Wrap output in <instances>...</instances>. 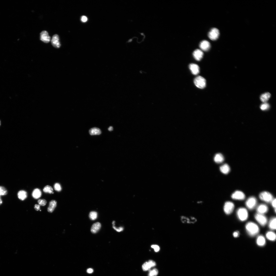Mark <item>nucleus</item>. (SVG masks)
Instances as JSON below:
<instances>
[{"instance_id": "f257e3e1", "label": "nucleus", "mask_w": 276, "mask_h": 276, "mask_svg": "<svg viewBox=\"0 0 276 276\" xmlns=\"http://www.w3.org/2000/svg\"><path fill=\"white\" fill-rule=\"evenodd\" d=\"M245 228L248 233L251 236H255L259 232V228L258 226L252 222L247 223L246 225Z\"/></svg>"}, {"instance_id": "f03ea898", "label": "nucleus", "mask_w": 276, "mask_h": 276, "mask_svg": "<svg viewBox=\"0 0 276 276\" xmlns=\"http://www.w3.org/2000/svg\"><path fill=\"white\" fill-rule=\"evenodd\" d=\"M237 215L239 219L241 221L246 220L248 216V213L247 210L243 208H239L237 212Z\"/></svg>"}, {"instance_id": "7ed1b4c3", "label": "nucleus", "mask_w": 276, "mask_h": 276, "mask_svg": "<svg viewBox=\"0 0 276 276\" xmlns=\"http://www.w3.org/2000/svg\"><path fill=\"white\" fill-rule=\"evenodd\" d=\"M194 82L196 86L199 88L203 89L206 86V80L201 76H199L196 77L195 79Z\"/></svg>"}, {"instance_id": "20e7f679", "label": "nucleus", "mask_w": 276, "mask_h": 276, "mask_svg": "<svg viewBox=\"0 0 276 276\" xmlns=\"http://www.w3.org/2000/svg\"><path fill=\"white\" fill-rule=\"evenodd\" d=\"M259 197L261 200L268 203L271 202L273 199V196L272 194L266 191L261 193Z\"/></svg>"}, {"instance_id": "39448f33", "label": "nucleus", "mask_w": 276, "mask_h": 276, "mask_svg": "<svg viewBox=\"0 0 276 276\" xmlns=\"http://www.w3.org/2000/svg\"><path fill=\"white\" fill-rule=\"evenodd\" d=\"M257 200L255 197L253 196L249 197L246 202L245 204L247 207L249 209H254L257 205Z\"/></svg>"}, {"instance_id": "423d86ee", "label": "nucleus", "mask_w": 276, "mask_h": 276, "mask_svg": "<svg viewBox=\"0 0 276 276\" xmlns=\"http://www.w3.org/2000/svg\"><path fill=\"white\" fill-rule=\"evenodd\" d=\"M255 219L261 226H265L267 223V220L266 217L263 214H257L255 216Z\"/></svg>"}, {"instance_id": "0eeeda50", "label": "nucleus", "mask_w": 276, "mask_h": 276, "mask_svg": "<svg viewBox=\"0 0 276 276\" xmlns=\"http://www.w3.org/2000/svg\"><path fill=\"white\" fill-rule=\"evenodd\" d=\"M234 203L230 201L226 202L224 205L223 209L225 213L227 215L231 214L234 209Z\"/></svg>"}, {"instance_id": "6e6552de", "label": "nucleus", "mask_w": 276, "mask_h": 276, "mask_svg": "<svg viewBox=\"0 0 276 276\" xmlns=\"http://www.w3.org/2000/svg\"><path fill=\"white\" fill-rule=\"evenodd\" d=\"M219 34V30L216 28H213L209 32L208 36L209 38L211 40L215 41L218 38Z\"/></svg>"}, {"instance_id": "1a4fd4ad", "label": "nucleus", "mask_w": 276, "mask_h": 276, "mask_svg": "<svg viewBox=\"0 0 276 276\" xmlns=\"http://www.w3.org/2000/svg\"><path fill=\"white\" fill-rule=\"evenodd\" d=\"M231 198L236 200H244L245 197L244 193L239 190L235 191L232 195Z\"/></svg>"}, {"instance_id": "9d476101", "label": "nucleus", "mask_w": 276, "mask_h": 276, "mask_svg": "<svg viewBox=\"0 0 276 276\" xmlns=\"http://www.w3.org/2000/svg\"><path fill=\"white\" fill-rule=\"evenodd\" d=\"M40 39L42 41L45 43H48L50 42L51 38L47 31H44L41 32Z\"/></svg>"}, {"instance_id": "9b49d317", "label": "nucleus", "mask_w": 276, "mask_h": 276, "mask_svg": "<svg viewBox=\"0 0 276 276\" xmlns=\"http://www.w3.org/2000/svg\"><path fill=\"white\" fill-rule=\"evenodd\" d=\"M51 44L53 46L56 48H60L61 44L60 42V39L58 35L55 34L52 36L51 40Z\"/></svg>"}, {"instance_id": "f8f14e48", "label": "nucleus", "mask_w": 276, "mask_h": 276, "mask_svg": "<svg viewBox=\"0 0 276 276\" xmlns=\"http://www.w3.org/2000/svg\"><path fill=\"white\" fill-rule=\"evenodd\" d=\"M199 47L202 50L204 51H207L211 48V44L207 41L204 40L200 43Z\"/></svg>"}, {"instance_id": "ddd939ff", "label": "nucleus", "mask_w": 276, "mask_h": 276, "mask_svg": "<svg viewBox=\"0 0 276 276\" xmlns=\"http://www.w3.org/2000/svg\"><path fill=\"white\" fill-rule=\"evenodd\" d=\"M203 54L200 50L197 49L195 50L193 53V56L196 60L200 61L203 57Z\"/></svg>"}, {"instance_id": "4468645a", "label": "nucleus", "mask_w": 276, "mask_h": 276, "mask_svg": "<svg viewBox=\"0 0 276 276\" xmlns=\"http://www.w3.org/2000/svg\"><path fill=\"white\" fill-rule=\"evenodd\" d=\"M189 67L193 74L197 75L199 73V68L198 65L195 64H191L189 65Z\"/></svg>"}, {"instance_id": "2eb2a0df", "label": "nucleus", "mask_w": 276, "mask_h": 276, "mask_svg": "<svg viewBox=\"0 0 276 276\" xmlns=\"http://www.w3.org/2000/svg\"><path fill=\"white\" fill-rule=\"evenodd\" d=\"M268 211V208L266 205L261 204L259 205L257 208V211L258 214H263L266 213Z\"/></svg>"}, {"instance_id": "dca6fc26", "label": "nucleus", "mask_w": 276, "mask_h": 276, "mask_svg": "<svg viewBox=\"0 0 276 276\" xmlns=\"http://www.w3.org/2000/svg\"><path fill=\"white\" fill-rule=\"evenodd\" d=\"M101 227V223L99 222H96L92 226L91 229V231L93 233H96L99 230Z\"/></svg>"}, {"instance_id": "f3484780", "label": "nucleus", "mask_w": 276, "mask_h": 276, "mask_svg": "<svg viewBox=\"0 0 276 276\" xmlns=\"http://www.w3.org/2000/svg\"><path fill=\"white\" fill-rule=\"evenodd\" d=\"M220 169L221 172L224 174H228L230 170V166L227 164H224L221 166Z\"/></svg>"}, {"instance_id": "a211bd4d", "label": "nucleus", "mask_w": 276, "mask_h": 276, "mask_svg": "<svg viewBox=\"0 0 276 276\" xmlns=\"http://www.w3.org/2000/svg\"><path fill=\"white\" fill-rule=\"evenodd\" d=\"M57 202L54 200H52L49 202V206L48 208V211L49 213L53 212L57 206Z\"/></svg>"}, {"instance_id": "6ab92c4d", "label": "nucleus", "mask_w": 276, "mask_h": 276, "mask_svg": "<svg viewBox=\"0 0 276 276\" xmlns=\"http://www.w3.org/2000/svg\"><path fill=\"white\" fill-rule=\"evenodd\" d=\"M181 219L182 222L183 223H194L197 221L196 219L193 217H191L190 219V218L187 217H186L184 216H182Z\"/></svg>"}, {"instance_id": "aec40b11", "label": "nucleus", "mask_w": 276, "mask_h": 276, "mask_svg": "<svg viewBox=\"0 0 276 276\" xmlns=\"http://www.w3.org/2000/svg\"><path fill=\"white\" fill-rule=\"evenodd\" d=\"M27 193L24 190H21L19 191L17 193L18 198L22 200H24L27 198Z\"/></svg>"}, {"instance_id": "412c9836", "label": "nucleus", "mask_w": 276, "mask_h": 276, "mask_svg": "<svg viewBox=\"0 0 276 276\" xmlns=\"http://www.w3.org/2000/svg\"><path fill=\"white\" fill-rule=\"evenodd\" d=\"M258 245L262 246H264L266 244V240L264 236L262 235L258 236L257 240Z\"/></svg>"}, {"instance_id": "4be33fe9", "label": "nucleus", "mask_w": 276, "mask_h": 276, "mask_svg": "<svg viewBox=\"0 0 276 276\" xmlns=\"http://www.w3.org/2000/svg\"><path fill=\"white\" fill-rule=\"evenodd\" d=\"M8 193V190L5 187L0 186V205H1L2 203V201L1 198V196H5L7 195Z\"/></svg>"}, {"instance_id": "5701e85b", "label": "nucleus", "mask_w": 276, "mask_h": 276, "mask_svg": "<svg viewBox=\"0 0 276 276\" xmlns=\"http://www.w3.org/2000/svg\"><path fill=\"white\" fill-rule=\"evenodd\" d=\"M100 129L98 128L94 127L90 129L89 133L91 135H99L101 134Z\"/></svg>"}, {"instance_id": "b1692460", "label": "nucleus", "mask_w": 276, "mask_h": 276, "mask_svg": "<svg viewBox=\"0 0 276 276\" xmlns=\"http://www.w3.org/2000/svg\"><path fill=\"white\" fill-rule=\"evenodd\" d=\"M224 157L221 153L216 154L214 157V161L216 163H221L224 161Z\"/></svg>"}, {"instance_id": "393cba45", "label": "nucleus", "mask_w": 276, "mask_h": 276, "mask_svg": "<svg viewBox=\"0 0 276 276\" xmlns=\"http://www.w3.org/2000/svg\"><path fill=\"white\" fill-rule=\"evenodd\" d=\"M42 195L41 190L39 189L36 188L33 191L32 193V196L33 198L35 199H38L40 198Z\"/></svg>"}, {"instance_id": "a878e982", "label": "nucleus", "mask_w": 276, "mask_h": 276, "mask_svg": "<svg viewBox=\"0 0 276 276\" xmlns=\"http://www.w3.org/2000/svg\"><path fill=\"white\" fill-rule=\"evenodd\" d=\"M271 96V94L268 92L262 94L260 96V100L263 102H266Z\"/></svg>"}, {"instance_id": "bb28decb", "label": "nucleus", "mask_w": 276, "mask_h": 276, "mask_svg": "<svg viewBox=\"0 0 276 276\" xmlns=\"http://www.w3.org/2000/svg\"><path fill=\"white\" fill-rule=\"evenodd\" d=\"M266 236L267 238L269 240L274 241L276 240V234L273 232H268L266 234Z\"/></svg>"}, {"instance_id": "cd10ccee", "label": "nucleus", "mask_w": 276, "mask_h": 276, "mask_svg": "<svg viewBox=\"0 0 276 276\" xmlns=\"http://www.w3.org/2000/svg\"><path fill=\"white\" fill-rule=\"evenodd\" d=\"M276 218L275 217L272 218L269 221V228L272 230L276 229Z\"/></svg>"}, {"instance_id": "c85d7f7f", "label": "nucleus", "mask_w": 276, "mask_h": 276, "mask_svg": "<svg viewBox=\"0 0 276 276\" xmlns=\"http://www.w3.org/2000/svg\"><path fill=\"white\" fill-rule=\"evenodd\" d=\"M43 191L45 193L54 194L53 190L52 187L49 185L45 186L44 188Z\"/></svg>"}, {"instance_id": "c756f323", "label": "nucleus", "mask_w": 276, "mask_h": 276, "mask_svg": "<svg viewBox=\"0 0 276 276\" xmlns=\"http://www.w3.org/2000/svg\"><path fill=\"white\" fill-rule=\"evenodd\" d=\"M97 213L95 212H90L89 215V217L92 220H94L97 218Z\"/></svg>"}, {"instance_id": "7c9ffc66", "label": "nucleus", "mask_w": 276, "mask_h": 276, "mask_svg": "<svg viewBox=\"0 0 276 276\" xmlns=\"http://www.w3.org/2000/svg\"><path fill=\"white\" fill-rule=\"evenodd\" d=\"M142 267L143 270L144 271L149 270L152 268L148 262H146L144 263L142 265Z\"/></svg>"}, {"instance_id": "2f4dec72", "label": "nucleus", "mask_w": 276, "mask_h": 276, "mask_svg": "<svg viewBox=\"0 0 276 276\" xmlns=\"http://www.w3.org/2000/svg\"><path fill=\"white\" fill-rule=\"evenodd\" d=\"M158 272L156 269L154 268L152 270H150L148 276H156L158 274Z\"/></svg>"}, {"instance_id": "473e14b6", "label": "nucleus", "mask_w": 276, "mask_h": 276, "mask_svg": "<svg viewBox=\"0 0 276 276\" xmlns=\"http://www.w3.org/2000/svg\"><path fill=\"white\" fill-rule=\"evenodd\" d=\"M270 107V106L269 104L265 103L262 104L260 107V108L262 110H265L268 109Z\"/></svg>"}, {"instance_id": "72a5a7b5", "label": "nucleus", "mask_w": 276, "mask_h": 276, "mask_svg": "<svg viewBox=\"0 0 276 276\" xmlns=\"http://www.w3.org/2000/svg\"><path fill=\"white\" fill-rule=\"evenodd\" d=\"M54 188L56 191L60 192L61 191L62 188L60 184L57 183L55 184Z\"/></svg>"}, {"instance_id": "f704fd0d", "label": "nucleus", "mask_w": 276, "mask_h": 276, "mask_svg": "<svg viewBox=\"0 0 276 276\" xmlns=\"http://www.w3.org/2000/svg\"><path fill=\"white\" fill-rule=\"evenodd\" d=\"M38 202L39 205L43 206H45L47 202L44 199H39Z\"/></svg>"}, {"instance_id": "c9c22d12", "label": "nucleus", "mask_w": 276, "mask_h": 276, "mask_svg": "<svg viewBox=\"0 0 276 276\" xmlns=\"http://www.w3.org/2000/svg\"><path fill=\"white\" fill-rule=\"evenodd\" d=\"M115 221H113V222H112V224H113V228L115 230L117 231L118 232H120L123 231V227H120L119 228H117L114 225H115Z\"/></svg>"}, {"instance_id": "e433bc0d", "label": "nucleus", "mask_w": 276, "mask_h": 276, "mask_svg": "<svg viewBox=\"0 0 276 276\" xmlns=\"http://www.w3.org/2000/svg\"><path fill=\"white\" fill-rule=\"evenodd\" d=\"M148 262L152 267H154L156 265L155 262L153 260H150L148 261Z\"/></svg>"}, {"instance_id": "4c0bfd02", "label": "nucleus", "mask_w": 276, "mask_h": 276, "mask_svg": "<svg viewBox=\"0 0 276 276\" xmlns=\"http://www.w3.org/2000/svg\"><path fill=\"white\" fill-rule=\"evenodd\" d=\"M151 247L154 249L155 252H158L159 251L160 247L157 245H152Z\"/></svg>"}, {"instance_id": "58836bf2", "label": "nucleus", "mask_w": 276, "mask_h": 276, "mask_svg": "<svg viewBox=\"0 0 276 276\" xmlns=\"http://www.w3.org/2000/svg\"><path fill=\"white\" fill-rule=\"evenodd\" d=\"M81 21L83 22H87L88 20V18L87 17L85 16H83L81 17Z\"/></svg>"}, {"instance_id": "ea45409f", "label": "nucleus", "mask_w": 276, "mask_h": 276, "mask_svg": "<svg viewBox=\"0 0 276 276\" xmlns=\"http://www.w3.org/2000/svg\"><path fill=\"white\" fill-rule=\"evenodd\" d=\"M276 199H273L272 201V206L275 209H276Z\"/></svg>"}, {"instance_id": "a19ab883", "label": "nucleus", "mask_w": 276, "mask_h": 276, "mask_svg": "<svg viewBox=\"0 0 276 276\" xmlns=\"http://www.w3.org/2000/svg\"><path fill=\"white\" fill-rule=\"evenodd\" d=\"M239 235V232L238 231L235 232L233 233V236L235 238L238 237Z\"/></svg>"}, {"instance_id": "79ce46f5", "label": "nucleus", "mask_w": 276, "mask_h": 276, "mask_svg": "<svg viewBox=\"0 0 276 276\" xmlns=\"http://www.w3.org/2000/svg\"><path fill=\"white\" fill-rule=\"evenodd\" d=\"M40 206L39 205L36 204L34 206V209L36 211H38L40 209Z\"/></svg>"}, {"instance_id": "37998d69", "label": "nucleus", "mask_w": 276, "mask_h": 276, "mask_svg": "<svg viewBox=\"0 0 276 276\" xmlns=\"http://www.w3.org/2000/svg\"><path fill=\"white\" fill-rule=\"evenodd\" d=\"M87 271L88 273L91 274L93 272V269L92 268H89L88 269Z\"/></svg>"}, {"instance_id": "c03bdc74", "label": "nucleus", "mask_w": 276, "mask_h": 276, "mask_svg": "<svg viewBox=\"0 0 276 276\" xmlns=\"http://www.w3.org/2000/svg\"><path fill=\"white\" fill-rule=\"evenodd\" d=\"M108 130L109 131H111L113 130V127H112V126L110 127H109V128H108Z\"/></svg>"}, {"instance_id": "a18cd8bd", "label": "nucleus", "mask_w": 276, "mask_h": 276, "mask_svg": "<svg viewBox=\"0 0 276 276\" xmlns=\"http://www.w3.org/2000/svg\"><path fill=\"white\" fill-rule=\"evenodd\" d=\"M1 124V121H0V126Z\"/></svg>"}]
</instances>
